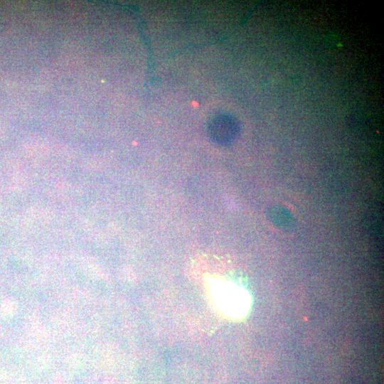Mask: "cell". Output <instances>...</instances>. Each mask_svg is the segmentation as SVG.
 <instances>
[{
	"label": "cell",
	"mask_w": 384,
	"mask_h": 384,
	"mask_svg": "<svg viewBox=\"0 0 384 384\" xmlns=\"http://www.w3.org/2000/svg\"><path fill=\"white\" fill-rule=\"evenodd\" d=\"M215 294L218 305L230 316H243L248 310L249 296L242 289L223 287Z\"/></svg>",
	"instance_id": "6da1fadb"
}]
</instances>
